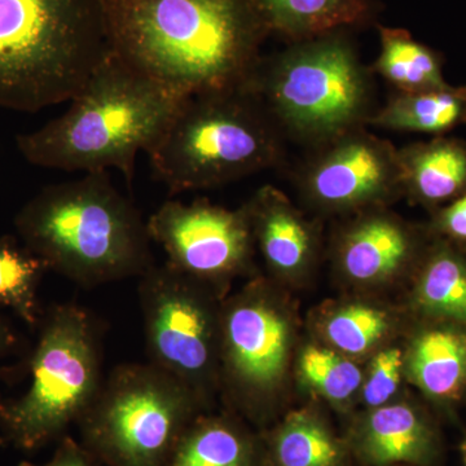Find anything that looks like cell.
<instances>
[{
  "label": "cell",
  "instance_id": "cell-1",
  "mask_svg": "<svg viewBox=\"0 0 466 466\" xmlns=\"http://www.w3.org/2000/svg\"><path fill=\"white\" fill-rule=\"evenodd\" d=\"M110 50L187 96L249 85L269 35L249 0H104Z\"/></svg>",
  "mask_w": 466,
  "mask_h": 466
},
{
  "label": "cell",
  "instance_id": "cell-2",
  "mask_svg": "<svg viewBox=\"0 0 466 466\" xmlns=\"http://www.w3.org/2000/svg\"><path fill=\"white\" fill-rule=\"evenodd\" d=\"M188 97L110 52L69 108L17 135L16 147L34 167L82 174L115 168L131 187L137 156L155 148Z\"/></svg>",
  "mask_w": 466,
  "mask_h": 466
},
{
  "label": "cell",
  "instance_id": "cell-3",
  "mask_svg": "<svg viewBox=\"0 0 466 466\" xmlns=\"http://www.w3.org/2000/svg\"><path fill=\"white\" fill-rule=\"evenodd\" d=\"M21 242L85 288L140 278L155 265L147 220L108 171L45 187L18 210Z\"/></svg>",
  "mask_w": 466,
  "mask_h": 466
},
{
  "label": "cell",
  "instance_id": "cell-4",
  "mask_svg": "<svg viewBox=\"0 0 466 466\" xmlns=\"http://www.w3.org/2000/svg\"><path fill=\"white\" fill-rule=\"evenodd\" d=\"M110 52L104 0H0V108L72 100Z\"/></svg>",
  "mask_w": 466,
  "mask_h": 466
},
{
  "label": "cell",
  "instance_id": "cell-5",
  "mask_svg": "<svg viewBox=\"0 0 466 466\" xmlns=\"http://www.w3.org/2000/svg\"><path fill=\"white\" fill-rule=\"evenodd\" d=\"M148 157L177 196L280 167L285 135L249 86L204 92L184 101Z\"/></svg>",
  "mask_w": 466,
  "mask_h": 466
},
{
  "label": "cell",
  "instance_id": "cell-6",
  "mask_svg": "<svg viewBox=\"0 0 466 466\" xmlns=\"http://www.w3.org/2000/svg\"><path fill=\"white\" fill-rule=\"evenodd\" d=\"M248 86L285 137L312 148L366 127L377 110L372 72L348 32L290 43L262 56Z\"/></svg>",
  "mask_w": 466,
  "mask_h": 466
},
{
  "label": "cell",
  "instance_id": "cell-7",
  "mask_svg": "<svg viewBox=\"0 0 466 466\" xmlns=\"http://www.w3.org/2000/svg\"><path fill=\"white\" fill-rule=\"evenodd\" d=\"M38 329L27 360L29 388L18 398L0 397L3 441L23 452L61 438L84 416L106 379L100 327L87 309L52 306Z\"/></svg>",
  "mask_w": 466,
  "mask_h": 466
},
{
  "label": "cell",
  "instance_id": "cell-8",
  "mask_svg": "<svg viewBox=\"0 0 466 466\" xmlns=\"http://www.w3.org/2000/svg\"><path fill=\"white\" fill-rule=\"evenodd\" d=\"M198 400L146 364L115 368L76 424L86 450L108 466H167Z\"/></svg>",
  "mask_w": 466,
  "mask_h": 466
},
{
  "label": "cell",
  "instance_id": "cell-9",
  "mask_svg": "<svg viewBox=\"0 0 466 466\" xmlns=\"http://www.w3.org/2000/svg\"><path fill=\"white\" fill-rule=\"evenodd\" d=\"M144 336L149 363L186 386L200 401L214 364L218 320L207 284L167 265L140 276Z\"/></svg>",
  "mask_w": 466,
  "mask_h": 466
},
{
  "label": "cell",
  "instance_id": "cell-10",
  "mask_svg": "<svg viewBox=\"0 0 466 466\" xmlns=\"http://www.w3.org/2000/svg\"><path fill=\"white\" fill-rule=\"evenodd\" d=\"M147 228L167 265L207 285L238 274L250 260L254 238L245 208L171 198L147 219Z\"/></svg>",
  "mask_w": 466,
  "mask_h": 466
},
{
  "label": "cell",
  "instance_id": "cell-11",
  "mask_svg": "<svg viewBox=\"0 0 466 466\" xmlns=\"http://www.w3.org/2000/svg\"><path fill=\"white\" fill-rule=\"evenodd\" d=\"M312 149L296 177L300 191L318 207L367 208L401 193L398 148L366 127Z\"/></svg>",
  "mask_w": 466,
  "mask_h": 466
},
{
  "label": "cell",
  "instance_id": "cell-12",
  "mask_svg": "<svg viewBox=\"0 0 466 466\" xmlns=\"http://www.w3.org/2000/svg\"><path fill=\"white\" fill-rule=\"evenodd\" d=\"M223 358L233 382L248 392L274 388L285 367L288 325L265 299L245 296L220 319Z\"/></svg>",
  "mask_w": 466,
  "mask_h": 466
},
{
  "label": "cell",
  "instance_id": "cell-13",
  "mask_svg": "<svg viewBox=\"0 0 466 466\" xmlns=\"http://www.w3.org/2000/svg\"><path fill=\"white\" fill-rule=\"evenodd\" d=\"M268 34L290 43L373 24L377 0H249Z\"/></svg>",
  "mask_w": 466,
  "mask_h": 466
},
{
  "label": "cell",
  "instance_id": "cell-14",
  "mask_svg": "<svg viewBox=\"0 0 466 466\" xmlns=\"http://www.w3.org/2000/svg\"><path fill=\"white\" fill-rule=\"evenodd\" d=\"M415 241L394 218L370 213L349 227L339 245V262L349 278L363 283L383 280L410 262Z\"/></svg>",
  "mask_w": 466,
  "mask_h": 466
},
{
  "label": "cell",
  "instance_id": "cell-15",
  "mask_svg": "<svg viewBox=\"0 0 466 466\" xmlns=\"http://www.w3.org/2000/svg\"><path fill=\"white\" fill-rule=\"evenodd\" d=\"M401 192L435 207L466 195V142L434 137L398 149Z\"/></svg>",
  "mask_w": 466,
  "mask_h": 466
},
{
  "label": "cell",
  "instance_id": "cell-16",
  "mask_svg": "<svg viewBox=\"0 0 466 466\" xmlns=\"http://www.w3.org/2000/svg\"><path fill=\"white\" fill-rule=\"evenodd\" d=\"M251 233L265 259L276 271L289 274L308 265L314 233L289 201L274 187L266 186L247 208Z\"/></svg>",
  "mask_w": 466,
  "mask_h": 466
},
{
  "label": "cell",
  "instance_id": "cell-17",
  "mask_svg": "<svg viewBox=\"0 0 466 466\" xmlns=\"http://www.w3.org/2000/svg\"><path fill=\"white\" fill-rule=\"evenodd\" d=\"M368 125L398 133L444 137L466 125V86L397 92L373 113Z\"/></svg>",
  "mask_w": 466,
  "mask_h": 466
},
{
  "label": "cell",
  "instance_id": "cell-18",
  "mask_svg": "<svg viewBox=\"0 0 466 466\" xmlns=\"http://www.w3.org/2000/svg\"><path fill=\"white\" fill-rule=\"evenodd\" d=\"M380 54L373 72L397 92L434 90L449 86L443 76V57L416 41L401 27L379 26Z\"/></svg>",
  "mask_w": 466,
  "mask_h": 466
},
{
  "label": "cell",
  "instance_id": "cell-19",
  "mask_svg": "<svg viewBox=\"0 0 466 466\" xmlns=\"http://www.w3.org/2000/svg\"><path fill=\"white\" fill-rule=\"evenodd\" d=\"M410 370L428 394L451 398L466 385V334L435 329L415 343Z\"/></svg>",
  "mask_w": 466,
  "mask_h": 466
},
{
  "label": "cell",
  "instance_id": "cell-20",
  "mask_svg": "<svg viewBox=\"0 0 466 466\" xmlns=\"http://www.w3.org/2000/svg\"><path fill=\"white\" fill-rule=\"evenodd\" d=\"M47 265L15 236H0V308L11 309L30 328H38L43 311L39 285Z\"/></svg>",
  "mask_w": 466,
  "mask_h": 466
},
{
  "label": "cell",
  "instance_id": "cell-21",
  "mask_svg": "<svg viewBox=\"0 0 466 466\" xmlns=\"http://www.w3.org/2000/svg\"><path fill=\"white\" fill-rule=\"evenodd\" d=\"M249 441L231 424L193 421L175 447L167 466H250Z\"/></svg>",
  "mask_w": 466,
  "mask_h": 466
},
{
  "label": "cell",
  "instance_id": "cell-22",
  "mask_svg": "<svg viewBox=\"0 0 466 466\" xmlns=\"http://www.w3.org/2000/svg\"><path fill=\"white\" fill-rule=\"evenodd\" d=\"M420 300L438 315L466 323V260L441 245L429 257L419 285Z\"/></svg>",
  "mask_w": 466,
  "mask_h": 466
},
{
  "label": "cell",
  "instance_id": "cell-23",
  "mask_svg": "<svg viewBox=\"0 0 466 466\" xmlns=\"http://www.w3.org/2000/svg\"><path fill=\"white\" fill-rule=\"evenodd\" d=\"M368 446L377 461H410L424 452L425 429L410 408L382 407L370 417Z\"/></svg>",
  "mask_w": 466,
  "mask_h": 466
},
{
  "label": "cell",
  "instance_id": "cell-24",
  "mask_svg": "<svg viewBox=\"0 0 466 466\" xmlns=\"http://www.w3.org/2000/svg\"><path fill=\"white\" fill-rule=\"evenodd\" d=\"M275 453L280 466H334L339 458L332 438L305 417H297L281 429Z\"/></svg>",
  "mask_w": 466,
  "mask_h": 466
},
{
  "label": "cell",
  "instance_id": "cell-25",
  "mask_svg": "<svg viewBox=\"0 0 466 466\" xmlns=\"http://www.w3.org/2000/svg\"><path fill=\"white\" fill-rule=\"evenodd\" d=\"M388 329V320L379 309L350 306L337 312L327 324V336L336 348L349 354H363Z\"/></svg>",
  "mask_w": 466,
  "mask_h": 466
},
{
  "label": "cell",
  "instance_id": "cell-26",
  "mask_svg": "<svg viewBox=\"0 0 466 466\" xmlns=\"http://www.w3.org/2000/svg\"><path fill=\"white\" fill-rule=\"evenodd\" d=\"M300 368L308 381L333 400H346L360 386L359 368L329 350H306Z\"/></svg>",
  "mask_w": 466,
  "mask_h": 466
},
{
  "label": "cell",
  "instance_id": "cell-27",
  "mask_svg": "<svg viewBox=\"0 0 466 466\" xmlns=\"http://www.w3.org/2000/svg\"><path fill=\"white\" fill-rule=\"evenodd\" d=\"M400 350L389 349L377 355L364 388V400L370 406H381L390 400L400 385Z\"/></svg>",
  "mask_w": 466,
  "mask_h": 466
},
{
  "label": "cell",
  "instance_id": "cell-28",
  "mask_svg": "<svg viewBox=\"0 0 466 466\" xmlns=\"http://www.w3.org/2000/svg\"><path fill=\"white\" fill-rule=\"evenodd\" d=\"M435 228L453 241H466V195L451 201L435 219Z\"/></svg>",
  "mask_w": 466,
  "mask_h": 466
},
{
  "label": "cell",
  "instance_id": "cell-29",
  "mask_svg": "<svg viewBox=\"0 0 466 466\" xmlns=\"http://www.w3.org/2000/svg\"><path fill=\"white\" fill-rule=\"evenodd\" d=\"M92 459L82 444L76 443L73 438L63 437L50 461L41 465L21 461L18 466H94Z\"/></svg>",
  "mask_w": 466,
  "mask_h": 466
},
{
  "label": "cell",
  "instance_id": "cell-30",
  "mask_svg": "<svg viewBox=\"0 0 466 466\" xmlns=\"http://www.w3.org/2000/svg\"><path fill=\"white\" fill-rule=\"evenodd\" d=\"M18 336L11 323L0 314V359L7 357L18 346Z\"/></svg>",
  "mask_w": 466,
  "mask_h": 466
},
{
  "label": "cell",
  "instance_id": "cell-31",
  "mask_svg": "<svg viewBox=\"0 0 466 466\" xmlns=\"http://www.w3.org/2000/svg\"><path fill=\"white\" fill-rule=\"evenodd\" d=\"M462 455H464V461L466 465V441H464V444H462Z\"/></svg>",
  "mask_w": 466,
  "mask_h": 466
},
{
  "label": "cell",
  "instance_id": "cell-32",
  "mask_svg": "<svg viewBox=\"0 0 466 466\" xmlns=\"http://www.w3.org/2000/svg\"><path fill=\"white\" fill-rule=\"evenodd\" d=\"M5 441H3V438H0V446H3V444H5Z\"/></svg>",
  "mask_w": 466,
  "mask_h": 466
}]
</instances>
